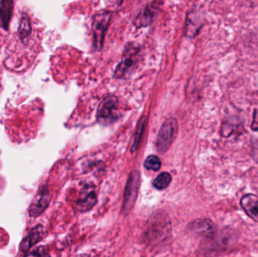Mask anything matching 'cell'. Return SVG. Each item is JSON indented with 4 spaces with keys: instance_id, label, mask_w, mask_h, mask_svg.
<instances>
[{
    "instance_id": "cell-1",
    "label": "cell",
    "mask_w": 258,
    "mask_h": 257,
    "mask_svg": "<svg viewBox=\"0 0 258 257\" xmlns=\"http://www.w3.org/2000/svg\"><path fill=\"white\" fill-rule=\"evenodd\" d=\"M7 49L6 64L13 70H25L33 62L36 44V29L29 14L23 12L18 29Z\"/></svg>"
},
{
    "instance_id": "cell-2",
    "label": "cell",
    "mask_w": 258,
    "mask_h": 257,
    "mask_svg": "<svg viewBox=\"0 0 258 257\" xmlns=\"http://www.w3.org/2000/svg\"><path fill=\"white\" fill-rule=\"evenodd\" d=\"M113 13L110 11H104L95 14L92 18V33H93L94 46L97 51H101L104 45V38L110 26Z\"/></svg>"
},
{
    "instance_id": "cell-3",
    "label": "cell",
    "mask_w": 258,
    "mask_h": 257,
    "mask_svg": "<svg viewBox=\"0 0 258 257\" xmlns=\"http://www.w3.org/2000/svg\"><path fill=\"white\" fill-rule=\"evenodd\" d=\"M177 122L174 118L167 119L159 130L156 139V149L160 153H165L175 140L177 134Z\"/></svg>"
},
{
    "instance_id": "cell-4",
    "label": "cell",
    "mask_w": 258,
    "mask_h": 257,
    "mask_svg": "<svg viewBox=\"0 0 258 257\" xmlns=\"http://www.w3.org/2000/svg\"><path fill=\"white\" fill-rule=\"evenodd\" d=\"M141 184V175L138 170H133L128 177V182L124 194L122 212L125 214L130 212L136 202L137 196Z\"/></svg>"
},
{
    "instance_id": "cell-5",
    "label": "cell",
    "mask_w": 258,
    "mask_h": 257,
    "mask_svg": "<svg viewBox=\"0 0 258 257\" xmlns=\"http://www.w3.org/2000/svg\"><path fill=\"white\" fill-rule=\"evenodd\" d=\"M141 52V48L134 44H128L122 54L120 63L117 65L114 71V78H121L127 74L136 64L138 60V54Z\"/></svg>"
},
{
    "instance_id": "cell-6",
    "label": "cell",
    "mask_w": 258,
    "mask_h": 257,
    "mask_svg": "<svg viewBox=\"0 0 258 257\" xmlns=\"http://www.w3.org/2000/svg\"><path fill=\"white\" fill-rule=\"evenodd\" d=\"M50 196L46 186L40 187L29 208V215L31 217H39L48 208Z\"/></svg>"
},
{
    "instance_id": "cell-7",
    "label": "cell",
    "mask_w": 258,
    "mask_h": 257,
    "mask_svg": "<svg viewBox=\"0 0 258 257\" xmlns=\"http://www.w3.org/2000/svg\"><path fill=\"white\" fill-rule=\"evenodd\" d=\"M189 229L194 233L205 238H212L216 232V227L212 220L199 219L189 225Z\"/></svg>"
},
{
    "instance_id": "cell-8",
    "label": "cell",
    "mask_w": 258,
    "mask_h": 257,
    "mask_svg": "<svg viewBox=\"0 0 258 257\" xmlns=\"http://www.w3.org/2000/svg\"><path fill=\"white\" fill-rule=\"evenodd\" d=\"M44 234L45 233H44L43 226L42 225H38L36 227L32 229L28 235L21 241L20 245L21 252L24 253H28L29 250L33 245L42 240Z\"/></svg>"
},
{
    "instance_id": "cell-9",
    "label": "cell",
    "mask_w": 258,
    "mask_h": 257,
    "mask_svg": "<svg viewBox=\"0 0 258 257\" xmlns=\"http://www.w3.org/2000/svg\"><path fill=\"white\" fill-rule=\"evenodd\" d=\"M118 99L115 96L106 98L99 106L98 111V119L101 121H108L113 117L117 107Z\"/></svg>"
},
{
    "instance_id": "cell-10",
    "label": "cell",
    "mask_w": 258,
    "mask_h": 257,
    "mask_svg": "<svg viewBox=\"0 0 258 257\" xmlns=\"http://www.w3.org/2000/svg\"><path fill=\"white\" fill-rule=\"evenodd\" d=\"M159 9L153 4L146 6L135 18V26L144 27L150 25L157 15Z\"/></svg>"
},
{
    "instance_id": "cell-11",
    "label": "cell",
    "mask_w": 258,
    "mask_h": 257,
    "mask_svg": "<svg viewBox=\"0 0 258 257\" xmlns=\"http://www.w3.org/2000/svg\"><path fill=\"white\" fill-rule=\"evenodd\" d=\"M240 205L247 215L258 223V197L255 195L244 196L240 201Z\"/></svg>"
},
{
    "instance_id": "cell-12",
    "label": "cell",
    "mask_w": 258,
    "mask_h": 257,
    "mask_svg": "<svg viewBox=\"0 0 258 257\" xmlns=\"http://www.w3.org/2000/svg\"><path fill=\"white\" fill-rule=\"evenodd\" d=\"M96 202V195L93 189L86 187V190H83L81 196L77 202V211L80 212H86L95 206Z\"/></svg>"
},
{
    "instance_id": "cell-13",
    "label": "cell",
    "mask_w": 258,
    "mask_h": 257,
    "mask_svg": "<svg viewBox=\"0 0 258 257\" xmlns=\"http://www.w3.org/2000/svg\"><path fill=\"white\" fill-rule=\"evenodd\" d=\"M12 10V0H2L0 5V19L5 28L9 27Z\"/></svg>"
},
{
    "instance_id": "cell-14",
    "label": "cell",
    "mask_w": 258,
    "mask_h": 257,
    "mask_svg": "<svg viewBox=\"0 0 258 257\" xmlns=\"http://www.w3.org/2000/svg\"><path fill=\"white\" fill-rule=\"evenodd\" d=\"M171 177L167 172L160 174L153 181V187L159 190H163L171 184Z\"/></svg>"
},
{
    "instance_id": "cell-15",
    "label": "cell",
    "mask_w": 258,
    "mask_h": 257,
    "mask_svg": "<svg viewBox=\"0 0 258 257\" xmlns=\"http://www.w3.org/2000/svg\"><path fill=\"white\" fill-rule=\"evenodd\" d=\"M161 161L159 157L156 155H150L144 161V167L147 170H153L157 172L161 167Z\"/></svg>"
},
{
    "instance_id": "cell-16",
    "label": "cell",
    "mask_w": 258,
    "mask_h": 257,
    "mask_svg": "<svg viewBox=\"0 0 258 257\" xmlns=\"http://www.w3.org/2000/svg\"><path fill=\"white\" fill-rule=\"evenodd\" d=\"M143 128H144V122H141L138 126V130L137 131V135H135V143H134L133 147H132V150H135V148L137 147V145L138 144L140 138H141V134L142 133Z\"/></svg>"
},
{
    "instance_id": "cell-17",
    "label": "cell",
    "mask_w": 258,
    "mask_h": 257,
    "mask_svg": "<svg viewBox=\"0 0 258 257\" xmlns=\"http://www.w3.org/2000/svg\"><path fill=\"white\" fill-rule=\"evenodd\" d=\"M251 129L258 131V109H256L253 116V122L251 124Z\"/></svg>"
}]
</instances>
